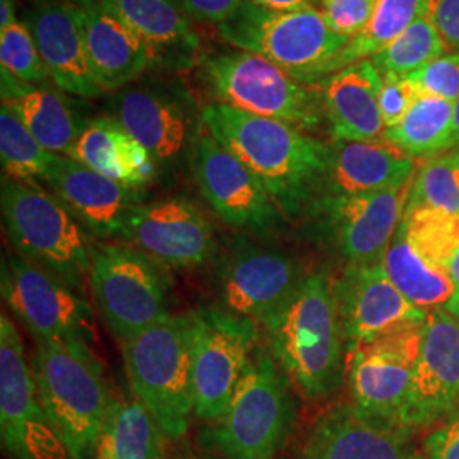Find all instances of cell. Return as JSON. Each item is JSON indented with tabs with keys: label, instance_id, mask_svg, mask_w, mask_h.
<instances>
[{
	"label": "cell",
	"instance_id": "cell-16",
	"mask_svg": "<svg viewBox=\"0 0 459 459\" xmlns=\"http://www.w3.org/2000/svg\"><path fill=\"white\" fill-rule=\"evenodd\" d=\"M422 330L424 325L407 328L349 352L352 405L364 417L400 426L420 354Z\"/></svg>",
	"mask_w": 459,
	"mask_h": 459
},
{
	"label": "cell",
	"instance_id": "cell-24",
	"mask_svg": "<svg viewBox=\"0 0 459 459\" xmlns=\"http://www.w3.org/2000/svg\"><path fill=\"white\" fill-rule=\"evenodd\" d=\"M89 58L104 91L140 77L157 60L155 49L100 0H79Z\"/></svg>",
	"mask_w": 459,
	"mask_h": 459
},
{
	"label": "cell",
	"instance_id": "cell-41",
	"mask_svg": "<svg viewBox=\"0 0 459 459\" xmlns=\"http://www.w3.org/2000/svg\"><path fill=\"white\" fill-rule=\"evenodd\" d=\"M419 98L420 94L417 92L409 75L383 74V85L379 92V111L385 123V130L398 125L411 111V106Z\"/></svg>",
	"mask_w": 459,
	"mask_h": 459
},
{
	"label": "cell",
	"instance_id": "cell-18",
	"mask_svg": "<svg viewBox=\"0 0 459 459\" xmlns=\"http://www.w3.org/2000/svg\"><path fill=\"white\" fill-rule=\"evenodd\" d=\"M119 238L174 269L201 267L216 254L212 223L186 197L138 204Z\"/></svg>",
	"mask_w": 459,
	"mask_h": 459
},
{
	"label": "cell",
	"instance_id": "cell-45",
	"mask_svg": "<svg viewBox=\"0 0 459 459\" xmlns=\"http://www.w3.org/2000/svg\"><path fill=\"white\" fill-rule=\"evenodd\" d=\"M254 4L261 5L264 9L276 11V13H293V11H301L315 7L318 0H252Z\"/></svg>",
	"mask_w": 459,
	"mask_h": 459
},
{
	"label": "cell",
	"instance_id": "cell-42",
	"mask_svg": "<svg viewBox=\"0 0 459 459\" xmlns=\"http://www.w3.org/2000/svg\"><path fill=\"white\" fill-rule=\"evenodd\" d=\"M424 459H459V403L427 436Z\"/></svg>",
	"mask_w": 459,
	"mask_h": 459
},
{
	"label": "cell",
	"instance_id": "cell-49",
	"mask_svg": "<svg viewBox=\"0 0 459 459\" xmlns=\"http://www.w3.org/2000/svg\"><path fill=\"white\" fill-rule=\"evenodd\" d=\"M455 148L459 150V98L455 102Z\"/></svg>",
	"mask_w": 459,
	"mask_h": 459
},
{
	"label": "cell",
	"instance_id": "cell-47",
	"mask_svg": "<svg viewBox=\"0 0 459 459\" xmlns=\"http://www.w3.org/2000/svg\"><path fill=\"white\" fill-rule=\"evenodd\" d=\"M446 271H447V276L451 278L455 288H456V293H459V247L458 250L453 254V257L449 259L447 265H446Z\"/></svg>",
	"mask_w": 459,
	"mask_h": 459
},
{
	"label": "cell",
	"instance_id": "cell-12",
	"mask_svg": "<svg viewBox=\"0 0 459 459\" xmlns=\"http://www.w3.org/2000/svg\"><path fill=\"white\" fill-rule=\"evenodd\" d=\"M2 296L36 341L92 345L98 339L94 312L85 296L19 254L2 263Z\"/></svg>",
	"mask_w": 459,
	"mask_h": 459
},
{
	"label": "cell",
	"instance_id": "cell-46",
	"mask_svg": "<svg viewBox=\"0 0 459 459\" xmlns=\"http://www.w3.org/2000/svg\"><path fill=\"white\" fill-rule=\"evenodd\" d=\"M16 21L14 0H0V30L9 28Z\"/></svg>",
	"mask_w": 459,
	"mask_h": 459
},
{
	"label": "cell",
	"instance_id": "cell-21",
	"mask_svg": "<svg viewBox=\"0 0 459 459\" xmlns=\"http://www.w3.org/2000/svg\"><path fill=\"white\" fill-rule=\"evenodd\" d=\"M45 181L70 213L99 238H119L128 216L142 204L140 189L113 181L66 155L55 153Z\"/></svg>",
	"mask_w": 459,
	"mask_h": 459
},
{
	"label": "cell",
	"instance_id": "cell-40",
	"mask_svg": "<svg viewBox=\"0 0 459 459\" xmlns=\"http://www.w3.org/2000/svg\"><path fill=\"white\" fill-rule=\"evenodd\" d=\"M377 0H322V16L333 33L354 38L368 26Z\"/></svg>",
	"mask_w": 459,
	"mask_h": 459
},
{
	"label": "cell",
	"instance_id": "cell-27",
	"mask_svg": "<svg viewBox=\"0 0 459 459\" xmlns=\"http://www.w3.org/2000/svg\"><path fill=\"white\" fill-rule=\"evenodd\" d=\"M68 157L133 189L143 187L157 172L147 148L109 116L89 121Z\"/></svg>",
	"mask_w": 459,
	"mask_h": 459
},
{
	"label": "cell",
	"instance_id": "cell-9",
	"mask_svg": "<svg viewBox=\"0 0 459 459\" xmlns=\"http://www.w3.org/2000/svg\"><path fill=\"white\" fill-rule=\"evenodd\" d=\"M172 281L164 264L130 246H96L91 291L121 342L169 315Z\"/></svg>",
	"mask_w": 459,
	"mask_h": 459
},
{
	"label": "cell",
	"instance_id": "cell-38",
	"mask_svg": "<svg viewBox=\"0 0 459 459\" xmlns=\"http://www.w3.org/2000/svg\"><path fill=\"white\" fill-rule=\"evenodd\" d=\"M0 65L13 77L33 85L43 83L49 77L31 30L19 21L0 30Z\"/></svg>",
	"mask_w": 459,
	"mask_h": 459
},
{
	"label": "cell",
	"instance_id": "cell-5",
	"mask_svg": "<svg viewBox=\"0 0 459 459\" xmlns=\"http://www.w3.org/2000/svg\"><path fill=\"white\" fill-rule=\"evenodd\" d=\"M2 220L19 255L85 295L96 246L58 197L36 182L2 178Z\"/></svg>",
	"mask_w": 459,
	"mask_h": 459
},
{
	"label": "cell",
	"instance_id": "cell-25",
	"mask_svg": "<svg viewBox=\"0 0 459 459\" xmlns=\"http://www.w3.org/2000/svg\"><path fill=\"white\" fill-rule=\"evenodd\" d=\"M324 82V116L333 142H369L383 136V75L371 58L345 66Z\"/></svg>",
	"mask_w": 459,
	"mask_h": 459
},
{
	"label": "cell",
	"instance_id": "cell-15",
	"mask_svg": "<svg viewBox=\"0 0 459 459\" xmlns=\"http://www.w3.org/2000/svg\"><path fill=\"white\" fill-rule=\"evenodd\" d=\"M195 176L201 195L230 227L255 237L281 227L284 214L261 179L206 130L195 145Z\"/></svg>",
	"mask_w": 459,
	"mask_h": 459
},
{
	"label": "cell",
	"instance_id": "cell-3",
	"mask_svg": "<svg viewBox=\"0 0 459 459\" xmlns=\"http://www.w3.org/2000/svg\"><path fill=\"white\" fill-rule=\"evenodd\" d=\"M31 368L39 402L70 459H94L113 398L91 345L36 341Z\"/></svg>",
	"mask_w": 459,
	"mask_h": 459
},
{
	"label": "cell",
	"instance_id": "cell-10",
	"mask_svg": "<svg viewBox=\"0 0 459 459\" xmlns=\"http://www.w3.org/2000/svg\"><path fill=\"white\" fill-rule=\"evenodd\" d=\"M189 318L195 413L216 422L257 351L259 330L255 322L220 308H199Z\"/></svg>",
	"mask_w": 459,
	"mask_h": 459
},
{
	"label": "cell",
	"instance_id": "cell-22",
	"mask_svg": "<svg viewBox=\"0 0 459 459\" xmlns=\"http://www.w3.org/2000/svg\"><path fill=\"white\" fill-rule=\"evenodd\" d=\"M28 28L55 85L68 94L98 98L104 89L89 58L81 5L66 0L43 2L28 17Z\"/></svg>",
	"mask_w": 459,
	"mask_h": 459
},
{
	"label": "cell",
	"instance_id": "cell-39",
	"mask_svg": "<svg viewBox=\"0 0 459 459\" xmlns=\"http://www.w3.org/2000/svg\"><path fill=\"white\" fill-rule=\"evenodd\" d=\"M417 92L426 98L456 102L459 98V53H444L409 75Z\"/></svg>",
	"mask_w": 459,
	"mask_h": 459
},
{
	"label": "cell",
	"instance_id": "cell-37",
	"mask_svg": "<svg viewBox=\"0 0 459 459\" xmlns=\"http://www.w3.org/2000/svg\"><path fill=\"white\" fill-rule=\"evenodd\" d=\"M405 208H434L459 213V150L429 159L411 181Z\"/></svg>",
	"mask_w": 459,
	"mask_h": 459
},
{
	"label": "cell",
	"instance_id": "cell-31",
	"mask_svg": "<svg viewBox=\"0 0 459 459\" xmlns=\"http://www.w3.org/2000/svg\"><path fill=\"white\" fill-rule=\"evenodd\" d=\"M132 26L157 56L162 51L196 48L195 33L182 0H100Z\"/></svg>",
	"mask_w": 459,
	"mask_h": 459
},
{
	"label": "cell",
	"instance_id": "cell-43",
	"mask_svg": "<svg viewBox=\"0 0 459 459\" xmlns=\"http://www.w3.org/2000/svg\"><path fill=\"white\" fill-rule=\"evenodd\" d=\"M446 48L459 53V0H430L429 14Z\"/></svg>",
	"mask_w": 459,
	"mask_h": 459
},
{
	"label": "cell",
	"instance_id": "cell-50",
	"mask_svg": "<svg viewBox=\"0 0 459 459\" xmlns=\"http://www.w3.org/2000/svg\"><path fill=\"white\" fill-rule=\"evenodd\" d=\"M178 459H210V458H197V456H181V458Z\"/></svg>",
	"mask_w": 459,
	"mask_h": 459
},
{
	"label": "cell",
	"instance_id": "cell-44",
	"mask_svg": "<svg viewBox=\"0 0 459 459\" xmlns=\"http://www.w3.org/2000/svg\"><path fill=\"white\" fill-rule=\"evenodd\" d=\"M244 2L246 0H182L187 16L216 24L233 16Z\"/></svg>",
	"mask_w": 459,
	"mask_h": 459
},
{
	"label": "cell",
	"instance_id": "cell-6",
	"mask_svg": "<svg viewBox=\"0 0 459 459\" xmlns=\"http://www.w3.org/2000/svg\"><path fill=\"white\" fill-rule=\"evenodd\" d=\"M121 347L133 394L165 437H184L195 411L189 315H167Z\"/></svg>",
	"mask_w": 459,
	"mask_h": 459
},
{
	"label": "cell",
	"instance_id": "cell-28",
	"mask_svg": "<svg viewBox=\"0 0 459 459\" xmlns=\"http://www.w3.org/2000/svg\"><path fill=\"white\" fill-rule=\"evenodd\" d=\"M2 104L11 106L34 138L56 155H70L87 123L68 99L53 89L34 87L2 70Z\"/></svg>",
	"mask_w": 459,
	"mask_h": 459
},
{
	"label": "cell",
	"instance_id": "cell-32",
	"mask_svg": "<svg viewBox=\"0 0 459 459\" xmlns=\"http://www.w3.org/2000/svg\"><path fill=\"white\" fill-rule=\"evenodd\" d=\"M383 136L411 159H434L455 148V102L420 96L405 117Z\"/></svg>",
	"mask_w": 459,
	"mask_h": 459
},
{
	"label": "cell",
	"instance_id": "cell-23",
	"mask_svg": "<svg viewBox=\"0 0 459 459\" xmlns=\"http://www.w3.org/2000/svg\"><path fill=\"white\" fill-rule=\"evenodd\" d=\"M324 196H352L402 187L413 181L415 159L385 136L369 142H333L328 145Z\"/></svg>",
	"mask_w": 459,
	"mask_h": 459
},
{
	"label": "cell",
	"instance_id": "cell-11",
	"mask_svg": "<svg viewBox=\"0 0 459 459\" xmlns=\"http://www.w3.org/2000/svg\"><path fill=\"white\" fill-rule=\"evenodd\" d=\"M411 184L366 195L322 196L307 218L316 237L347 265H377L400 227Z\"/></svg>",
	"mask_w": 459,
	"mask_h": 459
},
{
	"label": "cell",
	"instance_id": "cell-2",
	"mask_svg": "<svg viewBox=\"0 0 459 459\" xmlns=\"http://www.w3.org/2000/svg\"><path fill=\"white\" fill-rule=\"evenodd\" d=\"M269 351L308 400L333 394L344 379V335L324 269L307 274L298 291L267 327Z\"/></svg>",
	"mask_w": 459,
	"mask_h": 459
},
{
	"label": "cell",
	"instance_id": "cell-13",
	"mask_svg": "<svg viewBox=\"0 0 459 459\" xmlns=\"http://www.w3.org/2000/svg\"><path fill=\"white\" fill-rule=\"evenodd\" d=\"M0 437L11 459H70L43 409L13 320L0 316Z\"/></svg>",
	"mask_w": 459,
	"mask_h": 459
},
{
	"label": "cell",
	"instance_id": "cell-20",
	"mask_svg": "<svg viewBox=\"0 0 459 459\" xmlns=\"http://www.w3.org/2000/svg\"><path fill=\"white\" fill-rule=\"evenodd\" d=\"M296 459H424L413 430L364 417L352 403L325 411L313 424Z\"/></svg>",
	"mask_w": 459,
	"mask_h": 459
},
{
	"label": "cell",
	"instance_id": "cell-36",
	"mask_svg": "<svg viewBox=\"0 0 459 459\" xmlns=\"http://www.w3.org/2000/svg\"><path fill=\"white\" fill-rule=\"evenodd\" d=\"M441 34L437 33L430 17L415 21L390 45L371 56V62L383 74L411 75L427 64L439 58L446 51Z\"/></svg>",
	"mask_w": 459,
	"mask_h": 459
},
{
	"label": "cell",
	"instance_id": "cell-19",
	"mask_svg": "<svg viewBox=\"0 0 459 459\" xmlns=\"http://www.w3.org/2000/svg\"><path fill=\"white\" fill-rule=\"evenodd\" d=\"M459 403V322L446 308L427 315L400 426L411 430L443 420Z\"/></svg>",
	"mask_w": 459,
	"mask_h": 459
},
{
	"label": "cell",
	"instance_id": "cell-29",
	"mask_svg": "<svg viewBox=\"0 0 459 459\" xmlns=\"http://www.w3.org/2000/svg\"><path fill=\"white\" fill-rule=\"evenodd\" d=\"M381 265L394 288L411 305L426 312L430 308H443L456 295V288L447 276V271L427 263L400 227L394 233Z\"/></svg>",
	"mask_w": 459,
	"mask_h": 459
},
{
	"label": "cell",
	"instance_id": "cell-34",
	"mask_svg": "<svg viewBox=\"0 0 459 459\" xmlns=\"http://www.w3.org/2000/svg\"><path fill=\"white\" fill-rule=\"evenodd\" d=\"M55 153L43 147L11 106L0 109V159L4 178L13 181L34 182L48 172Z\"/></svg>",
	"mask_w": 459,
	"mask_h": 459
},
{
	"label": "cell",
	"instance_id": "cell-48",
	"mask_svg": "<svg viewBox=\"0 0 459 459\" xmlns=\"http://www.w3.org/2000/svg\"><path fill=\"white\" fill-rule=\"evenodd\" d=\"M447 312L451 313L456 320L459 322V293H456V295L453 296L451 298V301L444 307Z\"/></svg>",
	"mask_w": 459,
	"mask_h": 459
},
{
	"label": "cell",
	"instance_id": "cell-26",
	"mask_svg": "<svg viewBox=\"0 0 459 459\" xmlns=\"http://www.w3.org/2000/svg\"><path fill=\"white\" fill-rule=\"evenodd\" d=\"M115 119L160 164H172L191 138V121L178 99L157 91L130 89L113 102Z\"/></svg>",
	"mask_w": 459,
	"mask_h": 459
},
{
	"label": "cell",
	"instance_id": "cell-17",
	"mask_svg": "<svg viewBox=\"0 0 459 459\" xmlns=\"http://www.w3.org/2000/svg\"><path fill=\"white\" fill-rule=\"evenodd\" d=\"M345 352L407 328L422 327L429 312L402 295L381 264L345 265L333 279Z\"/></svg>",
	"mask_w": 459,
	"mask_h": 459
},
{
	"label": "cell",
	"instance_id": "cell-7",
	"mask_svg": "<svg viewBox=\"0 0 459 459\" xmlns=\"http://www.w3.org/2000/svg\"><path fill=\"white\" fill-rule=\"evenodd\" d=\"M218 34L231 47L261 55L308 85L325 81L330 62L349 41L333 33L315 7L276 13L252 0L218 24Z\"/></svg>",
	"mask_w": 459,
	"mask_h": 459
},
{
	"label": "cell",
	"instance_id": "cell-4",
	"mask_svg": "<svg viewBox=\"0 0 459 459\" xmlns=\"http://www.w3.org/2000/svg\"><path fill=\"white\" fill-rule=\"evenodd\" d=\"M296 417L291 379L271 351L257 349L229 409L199 432V444L221 459H276L293 434Z\"/></svg>",
	"mask_w": 459,
	"mask_h": 459
},
{
	"label": "cell",
	"instance_id": "cell-35",
	"mask_svg": "<svg viewBox=\"0 0 459 459\" xmlns=\"http://www.w3.org/2000/svg\"><path fill=\"white\" fill-rule=\"evenodd\" d=\"M411 246L427 263L446 269L459 247V213L434 208H405L400 221Z\"/></svg>",
	"mask_w": 459,
	"mask_h": 459
},
{
	"label": "cell",
	"instance_id": "cell-30",
	"mask_svg": "<svg viewBox=\"0 0 459 459\" xmlns=\"http://www.w3.org/2000/svg\"><path fill=\"white\" fill-rule=\"evenodd\" d=\"M164 436L140 400H113L94 459H164Z\"/></svg>",
	"mask_w": 459,
	"mask_h": 459
},
{
	"label": "cell",
	"instance_id": "cell-1",
	"mask_svg": "<svg viewBox=\"0 0 459 459\" xmlns=\"http://www.w3.org/2000/svg\"><path fill=\"white\" fill-rule=\"evenodd\" d=\"M201 123L261 179L286 218L307 216L324 196L327 143L290 123L248 115L223 102L204 106Z\"/></svg>",
	"mask_w": 459,
	"mask_h": 459
},
{
	"label": "cell",
	"instance_id": "cell-33",
	"mask_svg": "<svg viewBox=\"0 0 459 459\" xmlns=\"http://www.w3.org/2000/svg\"><path fill=\"white\" fill-rule=\"evenodd\" d=\"M430 0H377L375 13L361 33L347 41L341 53L330 62L325 79L345 66L377 55L407 28L429 14Z\"/></svg>",
	"mask_w": 459,
	"mask_h": 459
},
{
	"label": "cell",
	"instance_id": "cell-8",
	"mask_svg": "<svg viewBox=\"0 0 459 459\" xmlns=\"http://www.w3.org/2000/svg\"><path fill=\"white\" fill-rule=\"evenodd\" d=\"M201 81L223 102L248 115L290 123L299 130L320 125L324 104L318 91L261 55L244 49L220 51L201 64Z\"/></svg>",
	"mask_w": 459,
	"mask_h": 459
},
{
	"label": "cell",
	"instance_id": "cell-14",
	"mask_svg": "<svg viewBox=\"0 0 459 459\" xmlns=\"http://www.w3.org/2000/svg\"><path fill=\"white\" fill-rule=\"evenodd\" d=\"M295 255L279 247L237 238L218 267L225 310L267 328L295 296L305 279Z\"/></svg>",
	"mask_w": 459,
	"mask_h": 459
}]
</instances>
